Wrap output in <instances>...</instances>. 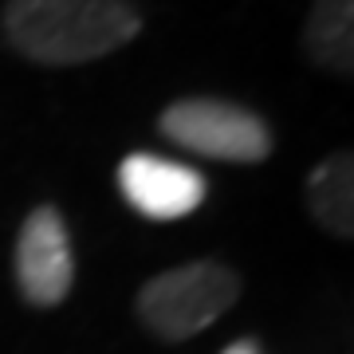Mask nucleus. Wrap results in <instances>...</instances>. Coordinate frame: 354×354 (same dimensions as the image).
Segmentation results:
<instances>
[{
	"mask_svg": "<svg viewBox=\"0 0 354 354\" xmlns=\"http://www.w3.org/2000/svg\"><path fill=\"white\" fill-rule=\"evenodd\" d=\"M142 32L130 0H8L4 39L44 67H75L127 48Z\"/></svg>",
	"mask_w": 354,
	"mask_h": 354,
	"instance_id": "1",
	"label": "nucleus"
},
{
	"mask_svg": "<svg viewBox=\"0 0 354 354\" xmlns=\"http://www.w3.org/2000/svg\"><path fill=\"white\" fill-rule=\"evenodd\" d=\"M307 209L330 236H354V158L351 150L327 153L307 177Z\"/></svg>",
	"mask_w": 354,
	"mask_h": 354,
	"instance_id": "6",
	"label": "nucleus"
},
{
	"mask_svg": "<svg viewBox=\"0 0 354 354\" xmlns=\"http://www.w3.org/2000/svg\"><path fill=\"white\" fill-rule=\"evenodd\" d=\"M221 354H260V346H256L252 339H241V342H228Z\"/></svg>",
	"mask_w": 354,
	"mask_h": 354,
	"instance_id": "8",
	"label": "nucleus"
},
{
	"mask_svg": "<svg viewBox=\"0 0 354 354\" xmlns=\"http://www.w3.org/2000/svg\"><path fill=\"white\" fill-rule=\"evenodd\" d=\"M241 299V276L216 260L169 268L138 291L142 323L165 342H185L213 327L228 307Z\"/></svg>",
	"mask_w": 354,
	"mask_h": 354,
	"instance_id": "2",
	"label": "nucleus"
},
{
	"mask_svg": "<svg viewBox=\"0 0 354 354\" xmlns=\"http://www.w3.org/2000/svg\"><path fill=\"white\" fill-rule=\"evenodd\" d=\"M118 189L150 221H181L205 201V177L158 153H130L118 165Z\"/></svg>",
	"mask_w": 354,
	"mask_h": 354,
	"instance_id": "5",
	"label": "nucleus"
},
{
	"mask_svg": "<svg viewBox=\"0 0 354 354\" xmlns=\"http://www.w3.org/2000/svg\"><path fill=\"white\" fill-rule=\"evenodd\" d=\"M162 134L181 150L216 162L256 165L272 153V130L264 118L225 99H181L165 106Z\"/></svg>",
	"mask_w": 354,
	"mask_h": 354,
	"instance_id": "3",
	"label": "nucleus"
},
{
	"mask_svg": "<svg viewBox=\"0 0 354 354\" xmlns=\"http://www.w3.org/2000/svg\"><path fill=\"white\" fill-rule=\"evenodd\" d=\"M304 48L323 71H354V0H315L304 28Z\"/></svg>",
	"mask_w": 354,
	"mask_h": 354,
	"instance_id": "7",
	"label": "nucleus"
},
{
	"mask_svg": "<svg viewBox=\"0 0 354 354\" xmlns=\"http://www.w3.org/2000/svg\"><path fill=\"white\" fill-rule=\"evenodd\" d=\"M16 283L20 295L36 307H55L67 299L75 283V260L59 209L39 205L24 216L16 236Z\"/></svg>",
	"mask_w": 354,
	"mask_h": 354,
	"instance_id": "4",
	"label": "nucleus"
}]
</instances>
